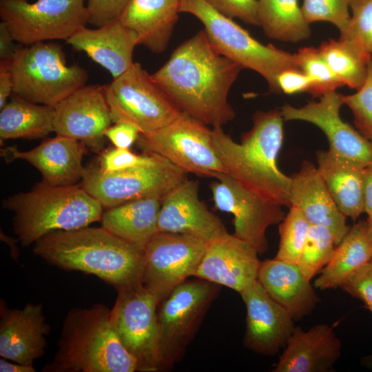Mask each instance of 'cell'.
I'll list each match as a JSON object with an SVG mask.
<instances>
[{
  "instance_id": "cell-1",
  "label": "cell",
  "mask_w": 372,
  "mask_h": 372,
  "mask_svg": "<svg viewBox=\"0 0 372 372\" xmlns=\"http://www.w3.org/2000/svg\"><path fill=\"white\" fill-rule=\"evenodd\" d=\"M242 69L214 48L203 30L176 48L151 75L183 113L214 127L235 118L228 94Z\"/></svg>"
},
{
  "instance_id": "cell-2",
  "label": "cell",
  "mask_w": 372,
  "mask_h": 372,
  "mask_svg": "<svg viewBox=\"0 0 372 372\" xmlns=\"http://www.w3.org/2000/svg\"><path fill=\"white\" fill-rule=\"evenodd\" d=\"M33 251L52 265L92 274L116 289L143 283L144 249L103 227L52 231L34 243Z\"/></svg>"
},
{
  "instance_id": "cell-3",
  "label": "cell",
  "mask_w": 372,
  "mask_h": 372,
  "mask_svg": "<svg viewBox=\"0 0 372 372\" xmlns=\"http://www.w3.org/2000/svg\"><path fill=\"white\" fill-rule=\"evenodd\" d=\"M253 125L236 142L220 126L212 128L214 148L226 173L261 197L290 207L291 178L277 159L283 141L280 110L256 112Z\"/></svg>"
},
{
  "instance_id": "cell-4",
  "label": "cell",
  "mask_w": 372,
  "mask_h": 372,
  "mask_svg": "<svg viewBox=\"0 0 372 372\" xmlns=\"http://www.w3.org/2000/svg\"><path fill=\"white\" fill-rule=\"evenodd\" d=\"M110 309L97 303L71 309L58 349L43 372H134L136 359L123 347L110 320Z\"/></svg>"
},
{
  "instance_id": "cell-5",
  "label": "cell",
  "mask_w": 372,
  "mask_h": 372,
  "mask_svg": "<svg viewBox=\"0 0 372 372\" xmlns=\"http://www.w3.org/2000/svg\"><path fill=\"white\" fill-rule=\"evenodd\" d=\"M14 212L13 229L23 246L54 231L72 230L101 220L103 207L77 184L52 186L39 183L31 191L6 198Z\"/></svg>"
},
{
  "instance_id": "cell-6",
  "label": "cell",
  "mask_w": 372,
  "mask_h": 372,
  "mask_svg": "<svg viewBox=\"0 0 372 372\" xmlns=\"http://www.w3.org/2000/svg\"><path fill=\"white\" fill-rule=\"evenodd\" d=\"M179 10L196 17L203 24L209 42L218 53L243 69L258 72L272 92H280L277 79L282 71L300 70L296 54L261 43L205 0H179Z\"/></svg>"
},
{
  "instance_id": "cell-7",
  "label": "cell",
  "mask_w": 372,
  "mask_h": 372,
  "mask_svg": "<svg viewBox=\"0 0 372 372\" xmlns=\"http://www.w3.org/2000/svg\"><path fill=\"white\" fill-rule=\"evenodd\" d=\"M9 64L13 80L12 94L53 107L85 85L88 78L83 68L68 64L63 47L56 42L20 47Z\"/></svg>"
},
{
  "instance_id": "cell-8",
  "label": "cell",
  "mask_w": 372,
  "mask_h": 372,
  "mask_svg": "<svg viewBox=\"0 0 372 372\" xmlns=\"http://www.w3.org/2000/svg\"><path fill=\"white\" fill-rule=\"evenodd\" d=\"M220 289L203 279L186 280L158 304L159 371L169 370L183 359Z\"/></svg>"
},
{
  "instance_id": "cell-9",
  "label": "cell",
  "mask_w": 372,
  "mask_h": 372,
  "mask_svg": "<svg viewBox=\"0 0 372 372\" xmlns=\"http://www.w3.org/2000/svg\"><path fill=\"white\" fill-rule=\"evenodd\" d=\"M103 87L112 123H131L141 134L168 125L184 114L138 63Z\"/></svg>"
},
{
  "instance_id": "cell-10",
  "label": "cell",
  "mask_w": 372,
  "mask_h": 372,
  "mask_svg": "<svg viewBox=\"0 0 372 372\" xmlns=\"http://www.w3.org/2000/svg\"><path fill=\"white\" fill-rule=\"evenodd\" d=\"M187 174L165 158L153 154L149 163L121 171L108 172L99 167L85 168L82 186L107 209L145 198L163 199L187 178Z\"/></svg>"
},
{
  "instance_id": "cell-11",
  "label": "cell",
  "mask_w": 372,
  "mask_h": 372,
  "mask_svg": "<svg viewBox=\"0 0 372 372\" xmlns=\"http://www.w3.org/2000/svg\"><path fill=\"white\" fill-rule=\"evenodd\" d=\"M83 0H0V17L22 45L70 39L88 23Z\"/></svg>"
},
{
  "instance_id": "cell-12",
  "label": "cell",
  "mask_w": 372,
  "mask_h": 372,
  "mask_svg": "<svg viewBox=\"0 0 372 372\" xmlns=\"http://www.w3.org/2000/svg\"><path fill=\"white\" fill-rule=\"evenodd\" d=\"M136 143L145 153L161 156L187 174L216 178L226 173L212 129L185 113L168 125L141 134Z\"/></svg>"
},
{
  "instance_id": "cell-13",
  "label": "cell",
  "mask_w": 372,
  "mask_h": 372,
  "mask_svg": "<svg viewBox=\"0 0 372 372\" xmlns=\"http://www.w3.org/2000/svg\"><path fill=\"white\" fill-rule=\"evenodd\" d=\"M111 325L123 347L136 359L137 371H159L158 302L143 285L117 289Z\"/></svg>"
},
{
  "instance_id": "cell-14",
  "label": "cell",
  "mask_w": 372,
  "mask_h": 372,
  "mask_svg": "<svg viewBox=\"0 0 372 372\" xmlns=\"http://www.w3.org/2000/svg\"><path fill=\"white\" fill-rule=\"evenodd\" d=\"M207 242L190 236L158 231L144 248L143 286L158 304L178 285L195 276Z\"/></svg>"
},
{
  "instance_id": "cell-15",
  "label": "cell",
  "mask_w": 372,
  "mask_h": 372,
  "mask_svg": "<svg viewBox=\"0 0 372 372\" xmlns=\"http://www.w3.org/2000/svg\"><path fill=\"white\" fill-rule=\"evenodd\" d=\"M209 185L215 207L234 216V235L255 248L259 254L269 247L266 231L285 218L282 206L245 187L227 173Z\"/></svg>"
},
{
  "instance_id": "cell-16",
  "label": "cell",
  "mask_w": 372,
  "mask_h": 372,
  "mask_svg": "<svg viewBox=\"0 0 372 372\" xmlns=\"http://www.w3.org/2000/svg\"><path fill=\"white\" fill-rule=\"evenodd\" d=\"M342 94L327 92L319 101L296 107L285 104L280 109L285 121H302L320 128L327 136L333 156L362 167L372 165V145L340 115Z\"/></svg>"
},
{
  "instance_id": "cell-17",
  "label": "cell",
  "mask_w": 372,
  "mask_h": 372,
  "mask_svg": "<svg viewBox=\"0 0 372 372\" xmlns=\"http://www.w3.org/2000/svg\"><path fill=\"white\" fill-rule=\"evenodd\" d=\"M112 123L103 85H83L54 107V132L84 143L95 151Z\"/></svg>"
},
{
  "instance_id": "cell-18",
  "label": "cell",
  "mask_w": 372,
  "mask_h": 372,
  "mask_svg": "<svg viewBox=\"0 0 372 372\" xmlns=\"http://www.w3.org/2000/svg\"><path fill=\"white\" fill-rule=\"evenodd\" d=\"M158 231L181 234L210 242L228 234L221 220L199 199L198 183L185 179L163 199Z\"/></svg>"
},
{
  "instance_id": "cell-19",
  "label": "cell",
  "mask_w": 372,
  "mask_h": 372,
  "mask_svg": "<svg viewBox=\"0 0 372 372\" xmlns=\"http://www.w3.org/2000/svg\"><path fill=\"white\" fill-rule=\"evenodd\" d=\"M239 293L247 310L245 346L256 353L276 354L291 335L294 320L258 280Z\"/></svg>"
},
{
  "instance_id": "cell-20",
  "label": "cell",
  "mask_w": 372,
  "mask_h": 372,
  "mask_svg": "<svg viewBox=\"0 0 372 372\" xmlns=\"http://www.w3.org/2000/svg\"><path fill=\"white\" fill-rule=\"evenodd\" d=\"M258 254L249 243L228 233L207 244L195 277L240 293L258 280Z\"/></svg>"
},
{
  "instance_id": "cell-21",
  "label": "cell",
  "mask_w": 372,
  "mask_h": 372,
  "mask_svg": "<svg viewBox=\"0 0 372 372\" xmlns=\"http://www.w3.org/2000/svg\"><path fill=\"white\" fill-rule=\"evenodd\" d=\"M49 332L42 304L28 303L22 309H11L1 300V358L32 364L45 353Z\"/></svg>"
},
{
  "instance_id": "cell-22",
  "label": "cell",
  "mask_w": 372,
  "mask_h": 372,
  "mask_svg": "<svg viewBox=\"0 0 372 372\" xmlns=\"http://www.w3.org/2000/svg\"><path fill=\"white\" fill-rule=\"evenodd\" d=\"M86 146L80 141L56 134L29 151H20L16 146L1 148V155L8 162L19 159L33 165L41 174L43 184L69 185L83 178Z\"/></svg>"
},
{
  "instance_id": "cell-23",
  "label": "cell",
  "mask_w": 372,
  "mask_h": 372,
  "mask_svg": "<svg viewBox=\"0 0 372 372\" xmlns=\"http://www.w3.org/2000/svg\"><path fill=\"white\" fill-rule=\"evenodd\" d=\"M291 178L290 207L298 208L311 225L329 229L338 245L349 231L347 217L335 203L318 167L308 161L302 163Z\"/></svg>"
},
{
  "instance_id": "cell-24",
  "label": "cell",
  "mask_w": 372,
  "mask_h": 372,
  "mask_svg": "<svg viewBox=\"0 0 372 372\" xmlns=\"http://www.w3.org/2000/svg\"><path fill=\"white\" fill-rule=\"evenodd\" d=\"M66 43L74 50L85 52L108 71L113 79L132 66L133 52L138 45L136 34L119 19L94 29L83 27Z\"/></svg>"
},
{
  "instance_id": "cell-25",
  "label": "cell",
  "mask_w": 372,
  "mask_h": 372,
  "mask_svg": "<svg viewBox=\"0 0 372 372\" xmlns=\"http://www.w3.org/2000/svg\"><path fill=\"white\" fill-rule=\"evenodd\" d=\"M340 356L341 342L329 324L295 327L273 371H330Z\"/></svg>"
},
{
  "instance_id": "cell-26",
  "label": "cell",
  "mask_w": 372,
  "mask_h": 372,
  "mask_svg": "<svg viewBox=\"0 0 372 372\" xmlns=\"http://www.w3.org/2000/svg\"><path fill=\"white\" fill-rule=\"evenodd\" d=\"M258 281L294 320L309 315L320 302L310 280L296 264L275 258L262 261Z\"/></svg>"
},
{
  "instance_id": "cell-27",
  "label": "cell",
  "mask_w": 372,
  "mask_h": 372,
  "mask_svg": "<svg viewBox=\"0 0 372 372\" xmlns=\"http://www.w3.org/2000/svg\"><path fill=\"white\" fill-rule=\"evenodd\" d=\"M179 0H130L119 20L138 45L160 54L167 47L178 17Z\"/></svg>"
},
{
  "instance_id": "cell-28",
  "label": "cell",
  "mask_w": 372,
  "mask_h": 372,
  "mask_svg": "<svg viewBox=\"0 0 372 372\" xmlns=\"http://www.w3.org/2000/svg\"><path fill=\"white\" fill-rule=\"evenodd\" d=\"M318 169L341 212L353 220L364 213V168L337 158L328 150L316 153Z\"/></svg>"
},
{
  "instance_id": "cell-29",
  "label": "cell",
  "mask_w": 372,
  "mask_h": 372,
  "mask_svg": "<svg viewBox=\"0 0 372 372\" xmlns=\"http://www.w3.org/2000/svg\"><path fill=\"white\" fill-rule=\"evenodd\" d=\"M163 199L149 197L105 209L101 227L143 249L158 231V216Z\"/></svg>"
},
{
  "instance_id": "cell-30",
  "label": "cell",
  "mask_w": 372,
  "mask_h": 372,
  "mask_svg": "<svg viewBox=\"0 0 372 372\" xmlns=\"http://www.w3.org/2000/svg\"><path fill=\"white\" fill-rule=\"evenodd\" d=\"M371 260L372 245L367 237L365 221H360L350 227L336 246L313 287L321 290L340 287L350 274Z\"/></svg>"
},
{
  "instance_id": "cell-31",
  "label": "cell",
  "mask_w": 372,
  "mask_h": 372,
  "mask_svg": "<svg viewBox=\"0 0 372 372\" xmlns=\"http://www.w3.org/2000/svg\"><path fill=\"white\" fill-rule=\"evenodd\" d=\"M54 107L37 104L14 94L0 110L1 142L37 139L54 132Z\"/></svg>"
},
{
  "instance_id": "cell-32",
  "label": "cell",
  "mask_w": 372,
  "mask_h": 372,
  "mask_svg": "<svg viewBox=\"0 0 372 372\" xmlns=\"http://www.w3.org/2000/svg\"><path fill=\"white\" fill-rule=\"evenodd\" d=\"M259 26L272 39L296 43L308 39L309 24L298 0H258Z\"/></svg>"
},
{
  "instance_id": "cell-33",
  "label": "cell",
  "mask_w": 372,
  "mask_h": 372,
  "mask_svg": "<svg viewBox=\"0 0 372 372\" xmlns=\"http://www.w3.org/2000/svg\"><path fill=\"white\" fill-rule=\"evenodd\" d=\"M342 86L358 90L366 81L371 54L354 41L340 37L324 41L318 48Z\"/></svg>"
},
{
  "instance_id": "cell-34",
  "label": "cell",
  "mask_w": 372,
  "mask_h": 372,
  "mask_svg": "<svg viewBox=\"0 0 372 372\" xmlns=\"http://www.w3.org/2000/svg\"><path fill=\"white\" fill-rule=\"evenodd\" d=\"M336 246L335 237L329 229L311 225L297 265L311 280L331 260Z\"/></svg>"
},
{
  "instance_id": "cell-35",
  "label": "cell",
  "mask_w": 372,
  "mask_h": 372,
  "mask_svg": "<svg viewBox=\"0 0 372 372\" xmlns=\"http://www.w3.org/2000/svg\"><path fill=\"white\" fill-rule=\"evenodd\" d=\"M311 225L293 206L279 223L280 242L275 258L296 264L304 246Z\"/></svg>"
},
{
  "instance_id": "cell-36",
  "label": "cell",
  "mask_w": 372,
  "mask_h": 372,
  "mask_svg": "<svg viewBox=\"0 0 372 372\" xmlns=\"http://www.w3.org/2000/svg\"><path fill=\"white\" fill-rule=\"evenodd\" d=\"M296 55L300 70L306 74L311 81V88L309 94L313 97L320 98L324 94L335 91L338 87L342 86L318 48H302Z\"/></svg>"
},
{
  "instance_id": "cell-37",
  "label": "cell",
  "mask_w": 372,
  "mask_h": 372,
  "mask_svg": "<svg viewBox=\"0 0 372 372\" xmlns=\"http://www.w3.org/2000/svg\"><path fill=\"white\" fill-rule=\"evenodd\" d=\"M349 0H304L301 8L307 22L327 21L345 35L349 30L351 15Z\"/></svg>"
},
{
  "instance_id": "cell-38",
  "label": "cell",
  "mask_w": 372,
  "mask_h": 372,
  "mask_svg": "<svg viewBox=\"0 0 372 372\" xmlns=\"http://www.w3.org/2000/svg\"><path fill=\"white\" fill-rule=\"evenodd\" d=\"M342 99L353 114L355 129L372 145V55L363 86L354 94H342Z\"/></svg>"
},
{
  "instance_id": "cell-39",
  "label": "cell",
  "mask_w": 372,
  "mask_h": 372,
  "mask_svg": "<svg viewBox=\"0 0 372 372\" xmlns=\"http://www.w3.org/2000/svg\"><path fill=\"white\" fill-rule=\"evenodd\" d=\"M352 12L347 33L350 39L372 55V0H349Z\"/></svg>"
},
{
  "instance_id": "cell-40",
  "label": "cell",
  "mask_w": 372,
  "mask_h": 372,
  "mask_svg": "<svg viewBox=\"0 0 372 372\" xmlns=\"http://www.w3.org/2000/svg\"><path fill=\"white\" fill-rule=\"evenodd\" d=\"M340 288L362 300L366 308L372 307V262L364 264L350 274Z\"/></svg>"
},
{
  "instance_id": "cell-41",
  "label": "cell",
  "mask_w": 372,
  "mask_h": 372,
  "mask_svg": "<svg viewBox=\"0 0 372 372\" xmlns=\"http://www.w3.org/2000/svg\"><path fill=\"white\" fill-rule=\"evenodd\" d=\"M205 1L227 17L238 18L246 23L259 26L258 0Z\"/></svg>"
},
{
  "instance_id": "cell-42",
  "label": "cell",
  "mask_w": 372,
  "mask_h": 372,
  "mask_svg": "<svg viewBox=\"0 0 372 372\" xmlns=\"http://www.w3.org/2000/svg\"><path fill=\"white\" fill-rule=\"evenodd\" d=\"M152 158L153 154L137 155L130 149L116 147L102 154L99 167L103 171L113 172L144 165Z\"/></svg>"
},
{
  "instance_id": "cell-43",
  "label": "cell",
  "mask_w": 372,
  "mask_h": 372,
  "mask_svg": "<svg viewBox=\"0 0 372 372\" xmlns=\"http://www.w3.org/2000/svg\"><path fill=\"white\" fill-rule=\"evenodd\" d=\"M130 0H87L88 23L100 27L119 19Z\"/></svg>"
},
{
  "instance_id": "cell-44",
  "label": "cell",
  "mask_w": 372,
  "mask_h": 372,
  "mask_svg": "<svg viewBox=\"0 0 372 372\" xmlns=\"http://www.w3.org/2000/svg\"><path fill=\"white\" fill-rule=\"evenodd\" d=\"M277 81L280 92L287 94L309 93L311 88L310 79L300 70L289 69L282 71L278 75Z\"/></svg>"
},
{
  "instance_id": "cell-45",
  "label": "cell",
  "mask_w": 372,
  "mask_h": 372,
  "mask_svg": "<svg viewBox=\"0 0 372 372\" xmlns=\"http://www.w3.org/2000/svg\"><path fill=\"white\" fill-rule=\"evenodd\" d=\"M140 130L134 125L126 122L114 123L104 132V136L117 148L130 149L138 140Z\"/></svg>"
},
{
  "instance_id": "cell-46",
  "label": "cell",
  "mask_w": 372,
  "mask_h": 372,
  "mask_svg": "<svg viewBox=\"0 0 372 372\" xmlns=\"http://www.w3.org/2000/svg\"><path fill=\"white\" fill-rule=\"evenodd\" d=\"M12 92L13 80L9 61H0V110L7 103Z\"/></svg>"
},
{
  "instance_id": "cell-47",
  "label": "cell",
  "mask_w": 372,
  "mask_h": 372,
  "mask_svg": "<svg viewBox=\"0 0 372 372\" xmlns=\"http://www.w3.org/2000/svg\"><path fill=\"white\" fill-rule=\"evenodd\" d=\"M15 41L5 23H0V61L10 60L19 48H15Z\"/></svg>"
},
{
  "instance_id": "cell-48",
  "label": "cell",
  "mask_w": 372,
  "mask_h": 372,
  "mask_svg": "<svg viewBox=\"0 0 372 372\" xmlns=\"http://www.w3.org/2000/svg\"><path fill=\"white\" fill-rule=\"evenodd\" d=\"M364 213L372 217V165L364 168Z\"/></svg>"
},
{
  "instance_id": "cell-49",
  "label": "cell",
  "mask_w": 372,
  "mask_h": 372,
  "mask_svg": "<svg viewBox=\"0 0 372 372\" xmlns=\"http://www.w3.org/2000/svg\"><path fill=\"white\" fill-rule=\"evenodd\" d=\"M1 372H35L36 369L32 364H23L13 362H9L5 358L0 359Z\"/></svg>"
},
{
  "instance_id": "cell-50",
  "label": "cell",
  "mask_w": 372,
  "mask_h": 372,
  "mask_svg": "<svg viewBox=\"0 0 372 372\" xmlns=\"http://www.w3.org/2000/svg\"><path fill=\"white\" fill-rule=\"evenodd\" d=\"M365 223L367 237L372 245V217H367Z\"/></svg>"
},
{
  "instance_id": "cell-51",
  "label": "cell",
  "mask_w": 372,
  "mask_h": 372,
  "mask_svg": "<svg viewBox=\"0 0 372 372\" xmlns=\"http://www.w3.org/2000/svg\"><path fill=\"white\" fill-rule=\"evenodd\" d=\"M372 313V307H367ZM362 364L369 368H372V354L362 358Z\"/></svg>"
},
{
  "instance_id": "cell-52",
  "label": "cell",
  "mask_w": 372,
  "mask_h": 372,
  "mask_svg": "<svg viewBox=\"0 0 372 372\" xmlns=\"http://www.w3.org/2000/svg\"><path fill=\"white\" fill-rule=\"evenodd\" d=\"M371 262H372V260H371Z\"/></svg>"
},
{
  "instance_id": "cell-53",
  "label": "cell",
  "mask_w": 372,
  "mask_h": 372,
  "mask_svg": "<svg viewBox=\"0 0 372 372\" xmlns=\"http://www.w3.org/2000/svg\"><path fill=\"white\" fill-rule=\"evenodd\" d=\"M83 1H85V0H83Z\"/></svg>"
}]
</instances>
